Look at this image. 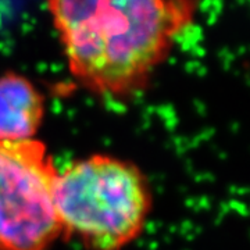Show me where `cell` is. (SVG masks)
Listing matches in <instances>:
<instances>
[{
	"instance_id": "1",
	"label": "cell",
	"mask_w": 250,
	"mask_h": 250,
	"mask_svg": "<svg viewBox=\"0 0 250 250\" xmlns=\"http://www.w3.org/2000/svg\"><path fill=\"white\" fill-rule=\"evenodd\" d=\"M68 71L83 89L110 99L147 88L200 0H46Z\"/></svg>"
},
{
	"instance_id": "2",
	"label": "cell",
	"mask_w": 250,
	"mask_h": 250,
	"mask_svg": "<svg viewBox=\"0 0 250 250\" xmlns=\"http://www.w3.org/2000/svg\"><path fill=\"white\" fill-rule=\"evenodd\" d=\"M54 202L62 236L88 250H124L145 231L153 196L132 161L90 154L59 170Z\"/></svg>"
},
{
	"instance_id": "3",
	"label": "cell",
	"mask_w": 250,
	"mask_h": 250,
	"mask_svg": "<svg viewBox=\"0 0 250 250\" xmlns=\"http://www.w3.org/2000/svg\"><path fill=\"white\" fill-rule=\"evenodd\" d=\"M57 175L41 139L0 141V250H49L62 238Z\"/></svg>"
},
{
	"instance_id": "4",
	"label": "cell",
	"mask_w": 250,
	"mask_h": 250,
	"mask_svg": "<svg viewBox=\"0 0 250 250\" xmlns=\"http://www.w3.org/2000/svg\"><path fill=\"white\" fill-rule=\"evenodd\" d=\"M46 99L28 77L0 74V141L35 139L45 121Z\"/></svg>"
}]
</instances>
